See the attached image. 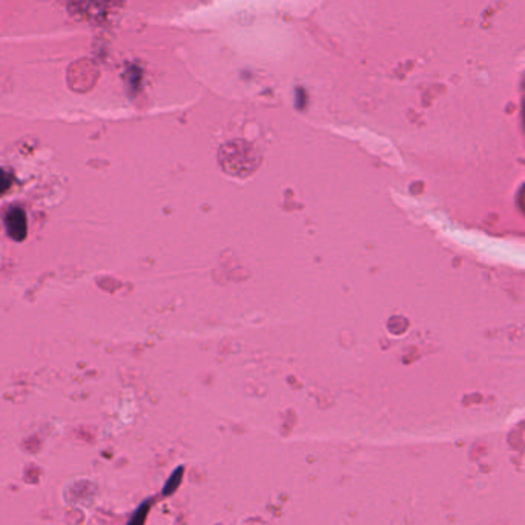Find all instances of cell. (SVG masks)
I'll return each instance as SVG.
<instances>
[{"label": "cell", "mask_w": 525, "mask_h": 525, "mask_svg": "<svg viewBox=\"0 0 525 525\" xmlns=\"http://www.w3.org/2000/svg\"><path fill=\"white\" fill-rule=\"evenodd\" d=\"M11 175L8 174L6 171H4L2 168H0V195H4L8 189H10L11 186Z\"/></svg>", "instance_id": "cell-4"}, {"label": "cell", "mask_w": 525, "mask_h": 525, "mask_svg": "<svg viewBox=\"0 0 525 525\" xmlns=\"http://www.w3.org/2000/svg\"><path fill=\"white\" fill-rule=\"evenodd\" d=\"M5 228L8 235H10L14 242H23L28 234L27 214L20 208H13L11 211H8L5 217Z\"/></svg>", "instance_id": "cell-3"}, {"label": "cell", "mask_w": 525, "mask_h": 525, "mask_svg": "<svg viewBox=\"0 0 525 525\" xmlns=\"http://www.w3.org/2000/svg\"><path fill=\"white\" fill-rule=\"evenodd\" d=\"M148 509H149V504L142 505L140 509L137 510V513L134 514V518L131 519V522H129V525H143V521L146 518V513H148Z\"/></svg>", "instance_id": "cell-5"}, {"label": "cell", "mask_w": 525, "mask_h": 525, "mask_svg": "<svg viewBox=\"0 0 525 525\" xmlns=\"http://www.w3.org/2000/svg\"><path fill=\"white\" fill-rule=\"evenodd\" d=\"M218 163L226 174L238 178L252 175L261 163V157L251 143L232 140L225 143L218 151Z\"/></svg>", "instance_id": "cell-1"}, {"label": "cell", "mask_w": 525, "mask_h": 525, "mask_svg": "<svg viewBox=\"0 0 525 525\" xmlns=\"http://www.w3.org/2000/svg\"><path fill=\"white\" fill-rule=\"evenodd\" d=\"M522 122L525 129V86H524V96H522Z\"/></svg>", "instance_id": "cell-7"}, {"label": "cell", "mask_w": 525, "mask_h": 525, "mask_svg": "<svg viewBox=\"0 0 525 525\" xmlns=\"http://www.w3.org/2000/svg\"><path fill=\"white\" fill-rule=\"evenodd\" d=\"M68 10L85 20H105L118 6L120 0H65Z\"/></svg>", "instance_id": "cell-2"}, {"label": "cell", "mask_w": 525, "mask_h": 525, "mask_svg": "<svg viewBox=\"0 0 525 525\" xmlns=\"http://www.w3.org/2000/svg\"><path fill=\"white\" fill-rule=\"evenodd\" d=\"M182 471H183V469H178V471L174 473V476H172V478L169 479V483L166 484L165 490H163V492H165V495L172 493V492H174V490L177 488V486H178V483H180V476H182Z\"/></svg>", "instance_id": "cell-6"}]
</instances>
